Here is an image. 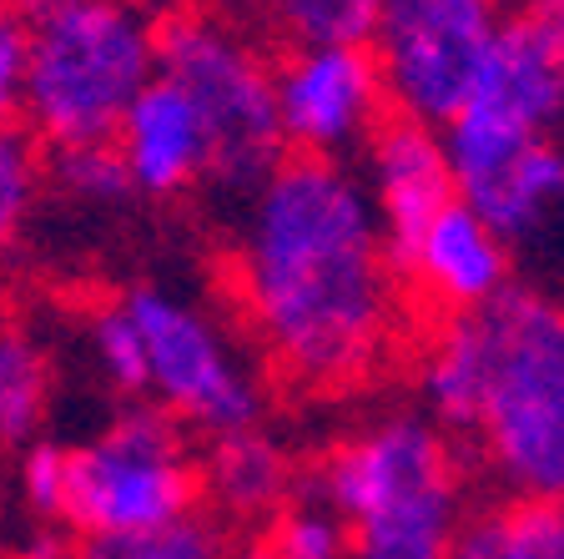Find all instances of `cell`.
<instances>
[{"instance_id":"obj_23","label":"cell","mask_w":564,"mask_h":559,"mask_svg":"<svg viewBox=\"0 0 564 559\" xmlns=\"http://www.w3.org/2000/svg\"><path fill=\"white\" fill-rule=\"evenodd\" d=\"M268 11L297 46H317V41L368 46L378 0H268Z\"/></svg>"},{"instance_id":"obj_25","label":"cell","mask_w":564,"mask_h":559,"mask_svg":"<svg viewBox=\"0 0 564 559\" xmlns=\"http://www.w3.org/2000/svg\"><path fill=\"white\" fill-rule=\"evenodd\" d=\"M489 514L499 559H564V504L509 499Z\"/></svg>"},{"instance_id":"obj_8","label":"cell","mask_w":564,"mask_h":559,"mask_svg":"<svg viewBox=\"0 0 564 559\" xmlns=\"http://www.w3.org/2000/svg\"><path fill=\"white\" fill-rule=\"evenodd\" d=\"M499 21L505 0H378L368 51L399 117L444 127L469 96Z\"/></svg>"},{"instance_id":"obj_18","label":"cell","mask_w":564,"mask_h":559,"mask_svg":"<svg viewBox=\"0 0 564 559\" xmlns=\"http://www.w3.org/2000/svg\"><path fill=\"white\" fill-rule=\"evenodd\" d=\"M227 525L207 509H192L162 529L141 535H96L70 539L66 559H227Z\"/></svg>"},{"instance_id":"obj_21","label":"cell","mask_w":564,"mask_h":559,"mask_svg":"<svg viewBox=\"0 0 564 559\" xmlns=\"http://www.w3.org/2000/svg\"><path fill=\"white\" fill-rule=\"evenodd\" d=\"M46 176L56 182L61 197H66V202H82V207H121V202H127L131 192H137L111 141L51 147Z\"/></svg>"},{"instance_id":"obj_32","label":"cell","mask_w":564,"mask_h":559,"mask_svg":"<svg viewBox=\"0 0 564 559\" xmlns=\"http://www.w3.org/2000/svg\"><path fill=\"white\" fill-rule=\"evenodd\" d=\"M0 559H31V555H15V549H11V555H0Z\"/></svg>"},{"instance_id":"obj_6","label":"cell","mask_w":564,"mask_h":559,"mask_svg":"<svg viewBox=\"0 0 564 559\" xmlns=\"http://www.w3.org/2000/svg\"><path fill=\"white\" fill-rule=\"evenodd\" d=\"M156 76H166L197 106L212 141V182L252 192L288 157L268 56L227 21L176 11L166 25H156Z\"/></svg>"},{"instance_id":"obj_30","label":"cell","mask_w":564,"mask_h":559,"mask_svg":"<svg viewBox=\"0 0 564 559\" xmlns=\"http://www.w3.org/2000/svg\"><path fill=\"white\" fill-rule=\"evenodd\" d=\"M15 545V499L0 490V555H11Z\"/></svg>"},{"instance_id":"obj_24","label":"cell","mask_w":564,"mask_h":559,"mask_svg":"<svg viewBox=\"0 0 564 559\" xmlns=\"http://www.w3.org/2000/svg\"><path fill=\"white\" fill-rule=\"evenodd\" d=\"M11 494H15V509L31 525H61V509H66V443L31 439L25 449H15Z\"/></svg>"},{"instance_id":"obj_15","label":"cell","mask_w":564,"mask_h":559,"mask_svg":"<svg viewBox=\"0 0 564 559\" xmlns=\"http://www.w3.org/2000/svg\"><path fill=\"white\" fill-rule=\"evenodd\" d=\"M197 464L202 499L223 525H268L303 479L288 443H278L262 423L207 439V454H197Z\"/></svg>"},{"instance_id":"obj_2","label":"cell","mask_w":564,"mask_h":559,"mask_svg":"<svg viewBox=\"0 0 564 559\" xmlns=\"http://www.w3.org/2000/svg\"><path fill=\"white\" fill-rule=\"evenodd\" d=\"M303 484L343 514L348 559H448L469 519L458 439L423 408L358 423Z\"/></svg>"},{"instance_id":"obj_29","label":"cell","mask_w":564,"mask_h":559,"mask_svg":"<svg viewBox=\"0 0 564 559\" xmlns=\"http://www.w3.org/2000/svg\"><path fill=\"white\" fill-rule=\"evenodd\" d=\"M227 559H278V549L268 545V535H258V539H237V545H227Z\"/></svg>"},{"instance_id":"obj_17","label":"cell","mask_w":564,"mask_h":559,"mask_svg":"<svg viewBox=\"0 0 564 559\" xmlns=\"http://www.w3.org/2000/svg\"><path fill=\"white\" fill-rule=\"evenodd\" d=\"M56 368L25 323L0 318V449L15 454L31 439H41L51 419Z\"/></svg>"},{"instance_id":"obj_27","label":"cell","mask_w":564,"mask_h":559,"mask_svg":"<svg viewBox=\"0 0 564 559\" xmlns=\"http://www.w3.org/2000/svg\"><path fill=\"white\" fill-rule=\"evenodd\" d=\"M448 559H499V549H494V514L489 509H479V514L464 519V529H458Z\"/></svg>"},{"instance_id":"obj_14","label":"cell","mask_w":564,"mask_h":559,"mask_svg":"<svg viewBox=\"0 0 564 559\" xmlns=\"http://www.w3.org/2000/svg\"><path fill=\"white\" fill-rule=\"evenodd\" d=\"M111 147H117L131 186L147 197H176L212 172L207 127H202L197 106L166 76H152L131 96V106L111 131Z\"/></svg>"},{"instance_id":"obj_1","label":"cell","mask_w":564,"mask_h":559,"mask_svg":"<svg viewBox=\"0 0 564 559\" xmlns=\"http://www.w3.org/2000/svg\"><path fill=\"white\" fill-rule=\"evenodd\" d=\"M232 292L262 363L307 394L378 378L403 338V282L373 197L333 157H282L247 192Z\"/></svg>"},{"instance_id":"obj_3","label":"cell","mask_w":564,"mask_h":559,"mask_svg":"<svg viewBox=\"0 0 564 559\" xmlns=\"http://www.w3.org/2000/svg\"><path fill=\"white\" fill-rule=\"evenodd\" d=\"M474 318V454L514 499L564 504V303L509 282Z\"/></svg>"},{"instance_id":"obj_19","label":"cell","mask_w":564,"mask_h":559,"mask_svg":"<svg viewBox=\"0 0 564 559\" xmlns=\"http://www.w3.org/2000/svg\"><path fill=\"white\" fill-rule=\"evenodd\" d=\"M46 186V157L21 121H0V257L21 247Z\"/></svg>"},{"instance_id":"obj_20","label":"cell","mask_w":564,"mask_h":559,"mask_svg":"<svg viewBox=\"0 0 564 559\" xmlns=\"http://www.w3.org/2000/svg\"><path fill=\"white\" fill-rule=\"evenodd\" d=\"M268 545L278 559H348V525L323 494L297 479L293 499L268 519Z\"/></svg>"},{"instance_id":"obj_13","label":"cell","mask_w":564,"mask_h":559,"mask_svg":"<svg viewBox=\"0 0 564 559\" xmlns=\"http://www.w3.org/2000/svg\"><path fill=\"white\" fill-rule=\"evenodd\" d=\"M458 111H479L524 131H554L564 117V41L505 11Z\"/></svg>"},{"instance_id":"obj_9","label":"cell","mask_w":564,"mask_h":559,"mask_svg":"<svg viewBox=\"0 0 564 559\" xmlns=\"http://www.w3.org/2000/svg\"><path fill=\"white\" fill-rule=\"evenodd\" d=\"M454 172V197L474 207L509 247L534 243L564 212V147L554 131H524L479 111H454L438 127Z\"/></svg>"},{"instance_id":"obj_10","label":"cell","mask_w":564,"mask_h":559,"mask_svg":"<svg viewBox=\"0 0 564 559\" xmlns=\"http://www.w3.org/2000/svg\"><path fill=\"white\" fill-rule=\"evenodd\" d=\"M272 101L288 152L343 162L348 152H364V141L383 121L388 96L368 46L317 41L272 66Z\"/></svg>"},{"instance_id":"obj_5","label":"cell","mask_w":564,"mask_h":559,"mask_svg":"<svg viewBox=\"0 0 564 559\" xmlns=\"http://www.w3.org/2000/svg\"><path fill=\"white\" fill-rule=\"evenodd\" d=\"M202 509V464L192 433L156 408L131 398L91 439L66 443V509L70 539L141 535Z\"/></svg>"},{"instance_id":"obj_11","label":"cell","mask_w":564,"mask_h":559,"mask_svg":"<svg viewBox=\"0 0 564 559\" xmlns=\"http://www.w3.org/2000/svg\"><path fill=\"white\" fill-rule=\"evenodd\" d=\"M399 282L438 318L479 313L514 282V247L479 212L454 197L409 243L399 262Z\"/></svg>"},{"instance_id":"obj_16","label":"cell","mask_w":564,"mask_h":559,"mask_svg":"<svg viewBox=\"0 0 564 559\" xmlns=\"http://www.w3.org/2000/svg\"><path fill=\"white\" fill-rule=\"evenodd\" d=\"M413 384H419L423 413L454 439H469L474 408H479V338L474 318H438V327L419 343L413 358Z\"/></svg>"},{"instance_id":"obj_26","label":"cell","mask_w":564,"mask_h":559,"mask_svg":"<svg viewBox=\"0 0 564 559\" xmlns=\"http://www.w3.org/2000/svg\"><path fill=\"white\" fill-rule=\"evenodd\" d=\"M25 82V21L15 0H0V121L21 117Z\"/></svg>"},{"instance_id":"obj_28","label":"cell","mask_w":564,"mask_h":559,"mask_svg":"<svg viewBox=\"0 0 564 559\" xmlns=\"http://www.w3.org/2000/svg\"><path fill=\"white\" fill-rule=\"evenodd\" d=\"M514 15L544 25L550 35H560L564 41V0H514Z\"/></svg>"},{"instance_id":"obj_12","label":"cell","mask_w":564,"mask_h":559,"mask_svg":"<svg viewBox=\"0 0 564 559\" xmlns=\"http://www.w3.org/2000/svg\"><path fill=\"white\" fill-rule=\"evenodd\" d=\"M364 186L383 227L388 262L399 272L409 243L454 202V172H448L438 127L413 117L378 121L373 137L364 141Z\"/></svg>"},{"instance_id":"obj_4","label":"cell","mask_w":564,"mask_h":559,"mask_svg":"<svg viewBox=\"0 0 564 559\" xmlns=\"http://www.w3.org/2000/svg\"><path fill=\"white\" fill-rule=\"evenodd\" d=\"M21 121L35 141H111L156 76V25L131 0H25Z\"/></svg>"},{"instance_id":"obj_22","label":"cell","mask_w":564,"mask_h":559,"mask_svg":"<svg viewBox=\"0 0 564 559\" xmlns=\"http://www.w3.org/2000/svg\"><path fill=\"white\" fill-rule=\"evenodd\" d=\"M86 348H91V363L111 394H121L127 404L147 398V353H141V333L121 308V298L101 303L86 318Z\"/></svg>"},{"instance_id":"obj_31","label":"cell","mask_w":564,"mask_h":559,"mask_svg":"<svg viewBox=\"0 0 564 559\" xmlns=\"http://www.w3.org/2000/svg\"><path fill=\"white\" fill-rule=\"evenodd\" d=\"M131 6H137V11H176L182 0H131Z\"/></svg>"},{"instance_id":"obj_7","label":"cell","mask_w":564,"mask_h":559,"mask_svg":"<svg viewBox=\"0 0 564 559\" xmlns=\"http://www.w3.org/2000/svg\"><path fill=\"white\" fill-rule=\"evenodd\" d=\"M121 308L141 333L147 398L166 408L182 429L217 439V433L262 423L268 413L262 373L237 348L223 318L166 288H147V282L121 292Z\"/></svg>"}]
</instances>
